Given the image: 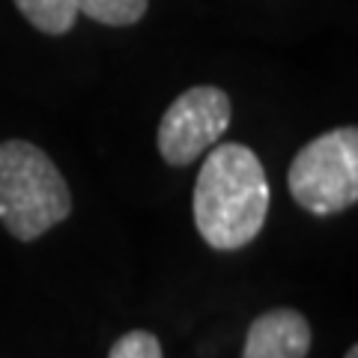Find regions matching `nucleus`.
Wrapping results in <instances>:
<instances>
[{
  "instance_id": "1a4fd4ad",
  "label": "nucleus",
  "mask_w": 358,
  "mask_h": 358,
  "mask_svg": "<svg viewBox=\"0 0 358 358\" xmlns=\"http://www.w3.org/2000/svg\"><path fill=\"white\" fill-rule=\"evenodd\" d=\"M346 358H358V346H350V352H346Z\"/></svg>"
},
{
  "instance_id": "20e7f679",
  "label": "nucleus",
  "mask_w": 358,
  "mask_h": 358,
  "mask_svg": "<svg viewBox=\"0 0 358 358\" xmlns=\"http://www.w3.org/2000/svg\"><path fill=\"white\" fill-rule=\"evenodd\" d=\"M230 96L218 87H192L176 96L159 126V152L167 164L197 162L230 126Z\"/></svg>"
},
{
  "instance_id": "423d86ee",
  "label": "nucleus",
  "mask_w": 358,
  "mask_h": 358,
  "mask_svg": "<svg viewBox=\"0 0 358 358\" xmlns=\"http://www.w3.org/2000/svg\"><path fill=\"white\" fill-rule=\"evenodd\" d=\"M15 6L33 27L42 33H51V36L69 33L78 18L75 0H15Z\"/></svg>"
},
{
  "instance_id": "39448f33",
  "label": "nucleus",
  "mask_w": 358,
  "mask_h": 358,
  "mask_svg": "<svg viewBox=\"0 0 358 358\" xmlns=\"http://www.w3.org/2000/svg\"><path fill=\"white\" fill-rule=\"evenodd\" d=\"M310 350V326L293 308L260 313L245 338L242 358H305Z\"/></svg>"
},
{
  "instance_id": "f257e3e1",
  "label": "nucleus",
  "mask_w": 358,
  "mask_h": 358,
  "mask_svg": "<svg viewBox=\"0 0 358 358\" xmlns=\"http://www.w3.org/2000/svg\"><path fill=\"white\" fill-rule=\"evenodd\" d=\"M268 176L257 152L242 143L209 150L194 182V224L215 251L245 248L268 215Z\"/></svg>"
},
{
  "instance_id": "7ed1b4c3",
  "label": "nucleus",
  "mask_w": 358,
  "mask_h": 358,
  "mask_svg": "<svg viewBox=\"0 0 358 358\" xmlns=\"http://www.w3.org/2000/svg\"><path fill=\"white\" fill-rule=\"evenodd\" d=\"M293 200L310 215H338L358 200V129L341 126L305 143L287 173Z\"/></svg>"
},
{
  "instance_id": "6e6552de",
  "label": "nucleus",
  "mask_w": 358,
  "mask_h": 358,
  "mask_svg": "<svg viewBox=\"0 0 358 358\" xmlns=\"http://www.w3.org/2000/svg\"><path fill=\"white\" fill-rule=\"evenodd\" d=\"M108 358H164L162 355V343L152 331H129L110 346Z\"/></svg>"
},
{
  "instance_id": "0eeeda50",
  "label": "nucleus",
  "mask_w": 358,
  "mask_h": 358,
  "mask_svg": "<svg viewBox=\"0 0 358 358\" xmlns=\"http://www.w3.org/2000/svg\"><path fill=\"white\" fill-rule=\"evenodd\" d=\"M147 3L150 0H75L78 13L90 15L99 24H108V27H129V24H138L147 13Z\"/></svg>"
},
{
  "instance_id": "f03ea898",
  "label": "nucleus",
  "mask_w": 358,
  "mask_h": 358,
  "mask_svg": "<svg viewBox=\"0 0 358 358\" xmlns=\"http://www.w3.org/2000/svg\"><path fill=\"white\" fill-rule=\"evenodd\" d=\"M72 212L63 173L30 141L0 143V221L21 242H33Z\"/></svg>"
}]
</instances>
